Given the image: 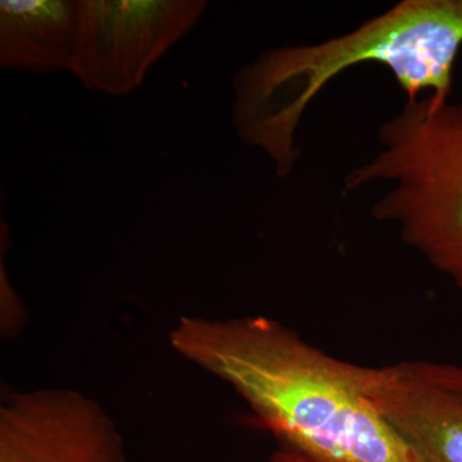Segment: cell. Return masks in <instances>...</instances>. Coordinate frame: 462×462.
<instances>
[{
    "instance_id": "8992f818",
    "label": "cell",
    "mask_w": 462,
    "mask_h": 462,
    "mask_svg": "<svg viewBox=\"0 0 462 462\" xmlns=\"http://www.w3.org/2000/svg\"><path fill=\"white\" fill-rule=\"evenodd\" d=\"M0 462H129L115 422L74 389L14 392L0 407Z\"/></svg>"
},
{
    "instance_id": "3957f363",
    "label": "cell",
    "mask_w": 462,
    "mask_h": 462,
    "mask_svg": "<svg viewBox=\"0 0 462 462\" xmlns=\"http://www.w3.org/2000/svg\"><path fill=\"white\" fill-rule=\"evenodd\" d=\"M378 138L382 148L349 171L345 190L388 181L374 217L397 224L403 242L462 289V103L407 102Z\"/></svg>"
},
{
    "instance_id": "277c9868",
    "label": "cell",
    "mask_w": 462,
    "mask_h": 462,
    "mask_svg": "<svg viewBox=\"0 0 462 462\" xmlns=\"http://www.w3.org/2000/svg\"><path fill=\"white\" fill-rule=\"evenodd\" d=\"M206 8L205 0H79L71 71L87 89L130 93Z\"/></svg>"
},
{
    "instance_id": "ba28073f",
    "label": "cell",
    "mask_w": 462,
    "mask_h": 462,
    "mask_svg": "<svg viewBox=\"0 0 462 462\" xmlns=\"http://www.w3.org/2000/svg\"><path fill=\"white\" fill-rule=\"evenodd\" d=\"M269 462H310L302 456L297 455L296 452L289 451L287 448H281L278 451L273 452Z\"/></svg>"
},
{
    "instance_id": "52a82bcc",
    "label": "cell",
    "mask_w": 462,
    "mask_h": 462,
    "mask_svg": "<svg viewBox=\"0 0 462 462\" xmlns=\"http://www.w3.org/2000/svg\"><path fill=\"white\" fill-rule=\"evenodd\" d=\"M79 0H2L0 66L32 74L71 71Z\"/></svg>"
},
{
    "instance_id": "6da1fadb",
    "label": "cell",
    "mask_w": 462,
    "mask_h": 462,
    "mask_svg": "<svg viewBox=\"0 0 462 462\" xmlns=\"http://www.w3.org/2000/svg\"><path fill=\"white\" fill-rule=\"evenodd\" d=\"M170 345L229 384L282 448L310 462H421L331 357L264 316H182Z\"/></svg>"
},
{
    "instance_id": "7a4b0ae2",
    "label": "cell",
    "mask_w": 462,
    "mask_h": 462,
    "mask_svg": "<svg viewBox=\"0 0 462 462\" xmlns=\"http://www.w3.org/2000/svg\"><path fill=\"white\" fill-rule=\"evenodd\" d=\"M462 47V0H403L355 32L316 45L275 48L234 78L231 124L245 144L263 149L287 176L298 157L296 130L322 88L351 67L391 69L409 102L430 89L434 107L448 103Z\"/></svg>"
},
{
    "instance_id": "5b68a950",
    "label": "cell",
    "mask_w": 462,
    "mask_h": 462,
    "mask_svg": "<svg viewBox=\"0 0 462 462\" xmlns=\"http://www.w3.org/2000/svg\"><path fill=\"white\" fill-rule=\"evenodd\" d=\"M356 384L421 462H462V365L351 364Z\"/></svg>"
}]
</instances>
